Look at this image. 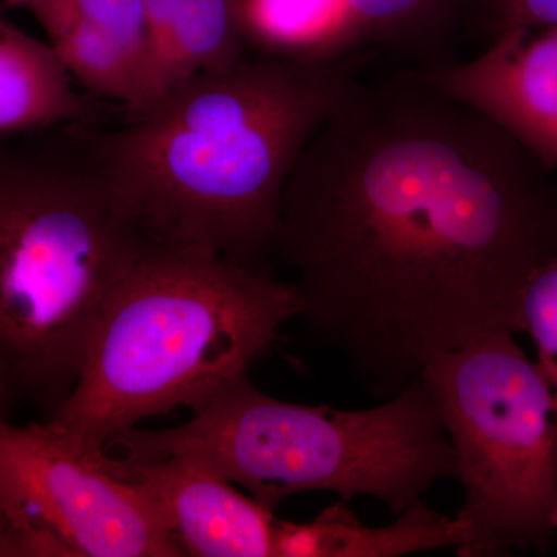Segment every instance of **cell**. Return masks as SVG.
<instances>
[{
	"label": "cell",
	"instance_id": "1",
	"mask_svg": "<svg viewBox=\"0 0 557 557\" xmlns=\"http://www.w3.org/2000/svg\"><path fill=\"white\" fill-rule=\"evenodd\" d=\"M552 174L412 69L361 79L282 196L273 256L298 318L380 399L435 355L516 333L520 293L557 255Z\"/></svg>",
	"mask_w": 557,
	"mask_h": 557
},
{
	"label": "cell",
	"instance_id": "2",
	"mask_svg": "<svg viewBox=\"0 0 557 557\" xmlns=\"http://www.w3.org/2000/svg\"><path fill=\"white\" fill-rule=\"evenodd\" d=\"M359 53H249L146 113L95 131L110 182L153 242L270 273L282 196L300 153L361 83Z\"/></svg>",
	"mask_w": 557,
	"mask_h": 557
},
{
	"label": "cell",
	"instance_id": "3",
	"mask_svg": "<svg viewBox=\"0 0 557 557\" xmlns=\"http://www.w3.org/2000/svg\"><path fill=\"white\" fill-rule=\"evenodd\" d=\"M100 126L0 138V412L47 420L83 370L102 311L149 245L110 182Z\"/></svg>",
	"mask_w": 557,
	"mask_h": 557
},
{
	"label": "cell",
	"instance_id": "4",
	"mask_svg": "<svg viewBox=\"0 0 557 557\" xmlns=\"http://www.w3.org/2000/svg\"><path fill=\"white\" fill-rule=\"evenodd\" d=\"M299 311L289 281L150 240L102 311L75 387L44 421L73 449L100 457L121 431L201 408L248 373Z\"/></svg>",
	"mask_w": 557,
	"mask_h": 557
},
{
	"label": "cell",
	"instance_id": "5",
	"mask_svg": "<svg viewBox=\"0 0 557 557\" xmlns=\"http://www.w3.org/2000/svg\"><path fill=\"white\" fill-rule=\"evenodd\" d=\"M104 450L129 461L183 458L273 511L327 491L343 502L376 498L398 516L438 480L457 479L453 443L420 379L376 408L339 410L270 397L245 373L186 423L126 429Z\"/></svg>",
	"mask_w": 557,
	"mask_h": 557
},
{
	"label": "cell",
	"instance_id": "6",
	"mask_svg": "<svg viewBox=\"0 0 557 557\" xmlns=\"http://www.w3.org/2000/svg\"><path fill=\"white\" fill-rule=\"evenodd\" d=\"M512 335L435 355L420 376L465 491L460 557L544 549L557 530V391Z\"/></svg>",
	"mask_w": 557,
	"mask_h": 557
},
{
	"label": "cell",
	"instance_id": "7",
	"mask_svg": "<svg viewBox=\"0 0 557 557\" xmlns=\"http://www.w3.org/2000/svg\"><path fill=\"white\" fill-rule=\"evenodd\" d=\"M102 456V454H101ZM84 456L47 421L0 412V508L42 557H183L156 502Z\"/></svg>",
	"mask_w": 557,
	"mask_h": 557
},
{
	"label": "cell",
	"instance_id": "8",
	"mask_svg": "<svg viewBox=\"0 0 557 557\" xmlns=\"http://www.w3.org/2000/svg\"><path fill=\"white\" fill-rule=\"evenodd\" d=\"M413 73L496 123L557 172V27L504 33L468 61Z\"/></svg>",
	"mask_w": 557,
	"mask_h": 557
},
{
	"label": "cell",
	"instance_id": "9",
	"mask_svg": "<svg viewBox=\"0 0 557 557\" xmlns=\"http://www.w3.org/2000/svg\"><path fill=\"white\" fill-rule=\"evenodd\" d=\"M101 463L149 494L185 556L274 557L278 518L228 480L175 457L129 461L104 453Z\"/></svg>",
	"mask_w": 557,
	"mask_h": 557
},
{
	"label": "cell",
	"instance_id": "10",
	"mask_svg": "<svg viewBox=\"0 0 557 557\" xmlns=\"http://www.w3.org/2000/svg\"><path fill=\"white\" fill-rule=\"evenodd\" d=\"M121 112L76 89L50 44L0 20V138L61 124L109 126Z\"/></svg>",
	"mask_w": 557,
	"mask_h": 557
},
{
	"label": "cell",
	"instance_id": "11",
	"mask_svg": "<svg viewBox=\"0 0 557 557\" xmlns=\"http://www.w3.org/2000/svg\"><path fill=\"white\" fill-rule=\"evenodd\" d=\"M461 525L423 502L387 527H369L346 502L325 508L310 522L277 520L274 557H398L432 549L457 548Z\"/></svg>",
	"mask_w": 557,
	"mask_h": 557
},
{
	"label": "cell",
	"instance_id": "12",
	"mask_svg": "<svg viewBox=\"0 0 557 557\" xmlns=\"http://www.w3.org/2000/svg\"><path fill=\"white\" fill-rule=\"evenodd\" d=\"M157 67L168 97L203 73L248 54L237 0H145Z\"/></svg>",
	"mask_w": 557,
	"mask_h": 557
},
{
	"label": "cell",
	"instance_id": "13",
	"mask_svg": "<svg viewBox=\"0 0 557 557\" xmlns=\"http://www.w3.org/2000/svg\"><path fill=\"white\" fill-rule=\"evenodd\" d=\"M471 0H346L339 54L376 47L409 62V69H435L450 58L467 24Z\"/></svg>",
	"mask_w": 557,
	"mask_h": 557
},
{
	"label": "cell",
	"instance_id": "14",
	"mask_svg": "<svg viewBox=\"0 0 557 557\" xmlns=\"http://www.w3.org/2000/svg\"><path fill=\"white\" fill-rule=\"evenodd\" d=\"M237 10L255 53L284 60L341 57L346 0H237Z\"/></svg>",
	"mask_w": 557,
	"mask_h": 557
},
{
	"label": "cell",
	"instance_id": "15",
	"mask_svg": "<svg viewBox=\"0 0 557 557\" xmlns=\"http://www.w3.org/2000/svg\"><path fill=\"white\" fill-rule=\"evenodd\" d=\"M28 10L39 24L72 20L87 25L110 44L126 51L161 84L145 0H33Z\"/></svg>",
	"mask_w": 557,
	"mask_h": 557
},
{
	"label": "cell",
	"instance_id": "16",
	"mask_svg": "<svg viewBox=\"0 0 557 557\" xmlns=\"http://www.w3.org/2000/svg\"><path fill=\"white\" fill-rule=\"evenodd\" d=\"M516 332L533 341L537 368L557 391V255L531 274L520 293Z\"/></svg>",
	"mask_w": 557,
	"mask_h": 557
},
{
	"label": "cell",
	"instance_id": "17",
	"mask_svg": "<svg viewBox=\"0 0 557 557\" xmlns=\"http://www.w3.org/2000/svg\"><path fill=\"white\" fill-rule=\"evenodd\" d=\"M523 27H557V0H471L465 28L485 40Z\"/></svg>",
	"mask_w": 557,
	"mask_h": 557
},
{
	"label": "cell",
	"instance_id": "18",
	"mask_svg": "<svg viewBox=\"0 0 557 557\" xmlns=\"http://www.w3.org/2000/svg\"><path fill=\"white\" fill-rule=\"evenodd\" d=\"M0 557H42L35 539L0 508Z\"/></svg>",
	"mask_w": 557,
	"mask_h": 557
},
{
	"label": "cell",
	"instance_id": "19",
	"mask_svg": "<svg viewBox=\"0 0 557 557\" xmlns=\"http://www.w3.org/2000/svg\"><path fill=\"white\" fill-rule=\"evenodd\" d=\"M33 0H0V13L14 9H30Z\"/></svg>",
	"mask_w": 557,
	"mask_h": 557
}]
</instances>
